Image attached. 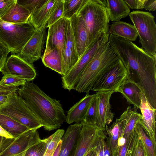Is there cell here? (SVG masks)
<instances>
[{
    "mask_svg": "<svg viewBox=\"0 0 156 156\" xmlns=\"http://www.w3.org/2000/svg\"><path fill=\"white\" fill-rule=\"evenodd\" d=\"M17 92L45 130L58 128L65 121L66 116L59 101L34 83L26 81Z\"/></svg>",
    "mask_w": 156,
    "mask_h": 156,
    "instance_id": "cell-1",
    "label": "cell"
},
{
    "mask_svg": "<svg viewBox=\"0 0 156 156\" xmlns=\"http://www.w3.org/2000/svg\"><path fill=\"white\" fill-rule=\"evenodd\" d=\"M119 58L108 41L102 45L82 74L75 89L89 94L93 86L104 72Z\"/></svg>",
    "mask_w": 156,
    "mask_h": 156,
    "instance_id": "cell-2",
    "label": "cell"
},
{
    "mask_svg": "<svg viewBox=\"0 0 156 156\" xmlns=\"http://www.w3.org/2000/svg\"><path fill=\"white\" fill-rule=\"evenodd\" d=\"M88 32V47L96 39L109 34V20L106 10L96 0H87L78 13Z\"/></svg>",
    "mask_w": 156,
    "mask_h": 156,
    "instance_id": "cell-3",
    "label": "cell"
},
{
    "mask_svg": "<svg viewBox=\"0 0 156 156\" xmlns=\"http://www.w3.org/2000/svg\"><path fill=\"white\" fill-rule=\"evenodd\" d=\"M35 29L28 21L20 24H12L0 18V41L17 55L33 35Z\"/></svg>",
    "mask_w": 156,
    "mask_h": 156,
    "instance_id": "cell-4",
    "label": "cell"
},
{
    "mask_svg": "<svg viewBox=\"0 0 156 156\" xmlns=\"http://www.w3.org/2000/svg\"><path fill=\"white\" fill-rule=\"evenodd\" d=\"M137 30L141 48L153 55L156 52V24L154 16L150 12L133 11L129 14Z\"/></svg>",
    "mask_w": 156,
    "mask_h": 156,
    "instance_id": "cell-5",
    "label": "cell"
},
{
    "mask_svg": "<svg viewBox=\"0 0 156 156\" xmlns=\"http://www.w3.org/2000/svg\"><path fill=\"white\" fill-rule=\"evenodd\" d=\"M0 113L12 118L29 129H38L42 126L17 91L8 95L6 101L0 106Z\"/></svg>",
    "mask_w": 156,
    "mask_h": 156,
    "instance_id": "cell-6",
    "label": "cell"
},
{
    "mask_svg": "<svg viewBox=\"0 0 156 156\" xmlns=\"http://www.w3.org/2000/svg\"><path fill=\"white\" fill-rule=\"evenodd\" d=\"M109 34H104L95 40L88 47L77 62L62 77V87L69 91L74 89L83 72L101 46L108 41Z\"/></svg>",
    "mask_w": 156,
    "mask_h": 156,
    "instance_id": "cell-7",
    "label": "cell"
},
{
    "mask_svg": "<svg viewBox=\"0 0 156 156\" xmlns=\"http://www.w3.org/2000/svg\"><path fill=\"white\" fill-rule=\"evenodd\" d=\"M37 129H29L16 138L4 137L0 145V156H25L30 147L43 140Z\"/></svg>",
    "mask_w": 156,
    "mask_h": 156,
    "instance_id": "cell-8",
    "label": "cell"
},
{
    "mask_svg": "<svg viewBox=\"0 0 156 156\" xmlns=\"http://www.w3.org/2000/svg\"><path fill=\"white\" fill-rule=\"evenodd\" d=\"M129 78L128 71L120 59L108 68L94 84L95 91L117 90Z\"/></svg>",
    "mask_w": 156,
    "mask_h": 156,
    "instance_id": "cell-9",
    "label": "cell"
},
{
    "mask_svg": "<svg viewBox=\"0 0 156 156\" xmlns=\"http://www.w3.org/2000/svg\"><path fill=\"white\" fill-rule=\"evenodd\" d=\"M82 122V127L73 156H84L90 149L97 147L101 141L106 137L105 129L100 128L96 124Z\"/></svg>",
    "mask_w": 156,
    "mask_h": 156,
    "instance_id": "cell-10",
    "label": "cell"
},
{
    "mask_svg": "<svg viewBox=\"0 0 156 156\" xmlns=\"http://www.w3.org/2000/svg\"><path fill=\"white\" fill-rule=\"evenodd\" d=\"M1 72L4 76H16L26 81L33 80L37 74L32 65L16 54H12L7 58Z\"/></svg>",
    "mask_w": 156,
    "mask_h": 156,
    "instance_id": "cell-11",
    "label": "cell"
},
{
    "mask_svg": "<svg viewBox=\"0 0 156 156\" xmlns=\"http://www.w3.org/2000/svg\"><path fill=\"white\" fill-rule=\"evenodd\" d=\"M46 26L41 30H36L20 52L16 55L30 64L41 57V52L46 37Z\"/></svg>",
    "mask_w": 156,
    "mask_h": 156,
    "instance_id": "cell-12",
    "label": "cell"
},
{
    "mask_svg": "<svg viewBox=\"0 0 156 156\" xmlns=\"http://www.w3.org/2000/svg\"><path fill=\"white\" fill-rule=\"evenodd\" d=\"M69 21L62 17L49 27L44 52L57 48L62 56Z\"/></svg>",
    "mask_w": 156,
    "mask_h": 156,
    "instance_id": "cell-13",
    "label": "cell"
},
{
    "mask_svg": "<svg viewBox=\"0 0 156 156\" xmlns=\"http://www.w3.org/2000/svg\"><path fill=\"white\" fill-rule=\"evenodd\" d=\"M79 58L88 47V32L82 17L77 13L69 19Z\"/></svg>",
    "mask_w": 156,
    "mask_h": 156,
    "instance_id": "cell-14",
    "label": "cell"
},
{
    "mask_svg": "<svg viewBox=\"0 0 156 156\" xmlns=\"http://www.w3.org/2000/svg\"><path fill=\"white\" fill-rule=\"evenodd\" d=\"M140 109L141 113V119L139 122L146 134L156 146V109L151 105L144 93L142 95Z\"/></svg>",
    "mask_w": 156,
    "mask_h": 156,
    "instance_id": "cell-15",
    "label": "cell"
},
{
    "mask_svg": "<svg viewBox=\"0 0 156 156\" xmlns=\"http://www.w3.org/2000/svg\"><path fill=\"white\" fill-rule=\"evenodd\" d=\"M112 90L98 91L96 94L98 98V116L96 125L105 129L112 121L115 114L111 111L110 100L113 92Z\"/></svg>",
    "mask_w": 156,
    "mask_h": 156,
    "instance_id": "cell-16",
    "label": "cell"
},
{
    "mask_svg": "<svg viewBox=\"0 0 156 156\" xmlns=\"http://www.w3.org/2000/svg\"><path fill=\"white\" fill-rule=\"evenodd\" d=\"M79 59L72 29L69 21L62 56V76L69 72Z\"/></svg>",
    "mask_w": 156,
    "mask_h": 156,
    "instance_id": "cell-17",
    "label": "cell"
},
{
    "mask_svg": "<svg viewBox=\"0 0 156 156\" xmlns=\"http://www.w3.org/2000/svg\"><path fill=\"white\" fill-rule=\"evenodd\" d=\"M83 123H76L69 126L61 139L58 156H73Z\"/></svg>",
    "mask_w": 156,
    "mask_h": 156,
    "instance_id": "cell-18",
    "label": "cell"
},
{
    "mask_svg": "<svg viewBox=\"0 0 156 156\" xmlns=\"http://www.w3.org/2000/svg\"><path fill=\"white\" fill-rule=\"evenodd\" d=\"M116 92L121 93L129 104L134 106L133 109H140L142 97L144 93L143 88L129 78Z\"/></svg>",
    "mask_w": 156,
    "mask_h": 156,
    "instance_id": "cell-19",
    "label": "cell"
},
{
    "mask_svg": "<svg viewBox=\"0 0 156 156\" xmlns=\"http://www.w3.org/2000/svg\"><path fill=\"white\" fill-rule=\"evenodd\" d=\"M105 8L109 21L116 22L129 15V8L124 0H96Z\"/></svg>",
    "mask_w": 156,
    "mask_h": 156,
    "instance_id": "cell-20",
    "label": "cell"
},
{
    "mask_svg": "<svg viewBox=\"0 0 156 156\" xmlns=\"http://www.w3.org/2000/svg\"><path fill=\"white\" fill-rule=\"evenodd\" d=\"M57 2L58 0H47L44 4L30 15L28 21L36 30H41L46 26Z\"/></svg>",
    "mask_w": 156,
    "mask_h": 156,
    "instance_id": "cell-21",
    "label": "cell"
},
{
    "mask_svg": "<svg viewBox=\"0 0 156 156\" xmlns=\"http://www.w3.org/2000/svg\"><path fill=\"white\" fill-rule=\"evenodd\" d=\"M95 95H86L67 112L65 121L68 124L82 122L92 99Z\"/></svg>",
    "mask_w": 156,
    "mask_h": 156,
    "instance_id": "cell-22",
    "label": "cell"
},
{
    "mask_svg": "<svg viewBox=\"0 0 156 156\" xmlns=\"http://www.w3.org/2000/svg\"><path fill=\"white\" fill-rule=\"evenodd\" d=\"M137 110H133L129 106L119 119L122 127V136L126 139L134 132L135 125L141 121V114L138 113Z\"/></svg>",
    "mask_w": 156,
    "mask_h": 156,
    "instance_id": "cell-23",
    "label": "cell"
},
{
    "mask_svg": "<svg viewBox=\"0 0 156 156\" xmlns=\"http://www.w3.org/2000/svg\"><path fill=\"white\" fill-rule=\"evenodd\" d=\"M108 33L132 42L135 41L138 36L133 25L120 21L112 23L110 26Z\"/></svg>",
    "mask_w": 156,
    "mask_h": 156,
    "instance_id": "cell-24",
    "label": "cell"
},
{
    "mask_svg": "<svg viewBox=\"0 0 156 156\" xmlns=\"http://www.w3.org/2000/svg\"><path fill=\"white\" fill-rule=\"evenodd\" d=\"M30 16L29 11L16 1L0 18L9 23L20 24L28 21Z\"/></svg>",
    "mask_w": 156,
    "mask_h": 156,
    "instance_id": "cell-25",
    "label": "cell"
},
{
    "mask_svg": "<svg viewBox=\"0 0 156 156\" xmlns=\"http://www.w3.org/2000/svg\"><path fill=\"white\" fill-rule=\"evenodd\" d=\"M41 58L46 67L62 76V56L58 48L44 52Z\"/></svg>",
    "mask_w": 156,
    "mask_h": 156,
    "instance_id": "cell-26",
    "label": "cell"
},
{
    "mask_svg": "<svg viewBox=\"0 0 156 156\" xmlns=\"http://www.w3.org/2000/svg\"><path fill=\"white\" fill-rule=\"evenodd\" d=\"M105 130L108 136L106 142L111 150L112 156L116 152L118 140L122 133V127L119 119H116L110 126L108 127L106 125Z\"/></svg>",
    "mask_w": 156,
    "mask_h": 156,
    "instance_id": "cell-27",
    "label": "cell"
},
{
    "mask_svg": "<svg viewBox=\"0 0 156 156\" xmlns=\"http://www.w3.org/2000/svg\"><path fill=\"white\" fill-rule=\"evenodd\" d=\"M0 126L14 138L29 130L26 126L12 118L0 113Z\"/></svg>",
    "mask_w": 156,
    "mask_h": 156,
    "instance_id": "cell-28",
    "label": "cell"
},
{
    "mask_svg": "<svg viewBox=\"0 0 156 156\" xmlns=\"http://www.w3.org/2000/svg\"><path fill=\"white\" fill-rule=\"evenodd\" d=\"M134 130L141 141L147 156H156V146L146 134L139 122L135 125Z\"/></svg>",
    "mask_w": 156,
    "mask_h": 156,
    "instance_id": "cell-29",
    "label": "cell"
},
{
    "mask_svg": "<svg viewBox=\"0 0 156 156\" xmlns=\"http://www.w3.org/2000/svg\"><path fill=\"white\" fill-rule=\"evenodd\" d=\"M138 137V135L134 130L126 139L122 136L118 140L116 152L112 156H125L128 149L136 141Z\"/></svg>",
    "mask_w": 156,
    "mask_h": 156,
    "instance_id": "cell-30",
    "label": "cell"
},
{
    "mask_svg": "<svg viewBox=\"0 0 156 156\" xmlns=\"http://www.w3.org/2000/svg\"><path fill=\"white\" fill-rule=\"evenodd\" d=\"M87 0H64L62 17L69 20L78 13Z\"/></svg>",
    "mask_w": 156,
    "mask_h": 156,
    "instance_id": "cell-31",
    "label": "cell"
},
{
    "mask_svg": "<svg viewBox=\"0 0 156 156\" xmlns=\"http://www.w3.org/2000/svg\"><path fill=\"white\" fill-rule=\"evenodd\" d=\"M98 98L95 95L92 99L82 122L89 124H96L98 116Z\"/></svg>",
    "mask_w": 156,
    "mask_h": 156,
    "instance_id": "cell-32",
    "label": "cell"
},
{
    "mask_svg": "<svg viewBox=\"0 0 156 156\" xmlns=\"http://www.w3.org/2000/svg\"><path fill=\"white\" fill-rule=\"evenodd\" d=\"M65 133L63 129H58L53 134L46 139V152L53 154Z\"/></svg>",
    "mask_w": 156,
    "mask_h": 156,
    "instance_id": "cell-33",
    "label": "cell"
},
{
    "mask_svg": "<svg viewBox=\"0 0 156 156\" xmlns=\"http://www.w3.org/2000/svg\"><path fill=\"white\" fill-rule=\"evenodd\" d=\"M47 1V0H16V2L27 9L31 15Z\"/></svg>",
    "mask_w": 156,
    "mask_h": 156,
    "instance_id": "cell-34",
    "label": "cell"
},
{
    "mask_svg": "<svg viewBox=\"0 0 156 156\" xmlns=\"http://www.w3.org/2000/svg\"><path fill=\"white\" fill-rule=\"evenodd\" d=\"M64 1V0H58L55 7L47 22L46 28L62 18Z\"/></svg>",
    "mask_w": 156,
    "mask_h": 156,
    "instance_id": "cell-35",
    "label": "cell"
},
{
    "mask_svg": "<svg viewBox=\"0 0 156 156\" xmlns=\"http://www.w3.org/2000/svg\"><path fill=\"white\" fill-rule=\"evenodd\" d=\"M46 149V139L34 145L27 149L25 156H43Z\"/></svg>",
    "mask_w": 156,
    "mask_h": 156,
    "instance_id": "cell-36",
    "label": "cell"
},
{
    "mask_svg": "<svg viewBox=\"0 0 156 156\" xmlns=\"http://www.w3.org/2000/svg\"><path fill=\"white\" fill-rule=\"evenodd\" d=\"M26 82L22 79L11 76H4L0 81V85L1 86H13L19 87L22 86Z\"/></svg>",
    "mask_w": 156,
    "mask_h": 156,
    "instance_id": "cell-37",
    "label": "cell"
},
{
    "mask_svg": "<svg viewBox=\"0 0 156 156\" xmlns=\"http://www.w3.org/2000/svg\"><path fill=\"white\" fill-rule=\"evenodd\" d=\"M132 156H147L143 145L138 136L134 146Z\"/></svg>",
    "mask_w": 156,
    "mask_h": 156,
    "instance_id": "cell-38",
    "label": "cell"
},
{
    "mask_svg": "<svg viewBox=\"0 0 156 156\" xmlns=\"http://www.w3.org/2000/svg\"><path fill=\"white\" fill-rule=\"evenodd\" d=\"M11 51L0 41V72L7 58V55Z\"/></svg>",
    "mask_w": 156,
    "mask_h": 156,
    "instance_id": "cell-39",
    "label": "cell"
},
{
    "mask_svg": "<svg viewBox=\"0 0 156 156\" xmlns=\"http://www.w3.org/2000/svg\"><path fill=\"white\" fill-rule=\"evenodd\" d=\"M16 0H0V18L8 11Z\"/></svg>",
    "mask_w": 156,
    "mask_h": 156,
    "instance_id": "cell-40",
    "label": "cell"
},
{
    "mask_svg": "<svg viewBox=\"0 0 156 156\" xmlns=\"http://www.w3.org/2000/svg\"><path fill=\"white\" fill-rule=\"evenodd\" d=\"M19 88V87L15 86L0 85V95H8L13 92L17 91Z\"/></svg>",
    "mask_w": 156,
    "mask_h": 156,
    "instance_id": "cell-41",
    "label": "cell"
},
{
    "mask_svg": "<svg viewBox=\"0 0 156 156\" xmlns=\"http://www.w3.org/2000/svg\"><path fill=\"white\" fill-rule=\"evenodd\" d=\"M143 9L149 11L156 10V0H144Z\"/></svg>",
    "mask_w": 156,
    "mask_h": 156,
    "instance_id": "cell-42",
    "label": "cell"
},
{
    "mask_svg": "<svg viewBox=\"0 0 156 156\" xmlns=\"http://www.w3.org/2000/svg\"><path fill=\"white\" fill-rule=\"evenodd\" d=\"M104 156H112L111 150L108 146L105 139L103 140Z\"/></svg>",
    "mask_w": 156,
    "mask_h": 156,
    "instance_id": "cell-43",
    "label": "cell"
},
{
    "mask_svg": "<svg viewBox=\"0 0 156 156\" xmlns=\"http://www.w3.org/2000/svg\"><path fill=\"white\" fill-rule=\"evenodd\" d=\"M103 140L100 142L97 146L96 156H104Z\"/></svg>",
    "mask_w": 156,
    "mask_h": 156,
    "instance_id": "cell-44",
    "label": "cell"
},
{
    "mask_svg": "<svg viewBox=\"0 0 156 156\" xmlns=\"http://www.w3.org/2000/svg\"><path fill=\"white\" fill-rule=\"evenodd\" d=\"M124 1L128 7L132 9H136L137 5V0H126Z\"/></svg>",
    "mask_w": 156,
    "mask_h": 156,
    "instance_id": "cell-45",
    "label": "cell"
},
{
    "mask_svg": "<svg viewBox=\"0 0 156 156\" xmlns=\"http://www.w3.org/2000/svg\"><path fill=\"white\" fill-rule=\"evenodd\" d=\"M0 136L6 138H13V137L11 135L4 130L0 126Z\"/></svg>",
    "mask_w": 156,
    "mask_h": 156,
    "instance_id": "cell-46",
    "label": "cell"
},
{
    "mask_svg": "<svg viewBox=\"0 0 156 156\" xmlns=\"http://www.w3.org/2000/svg\"><path fill=\"white\" fill-rule=\"evenodd\" d=\"M97 146L90 149L84 156H96Z\"/></svg>",
    "mask_w": 156,
    "mask_h": 156,
    "instance_id": "cell-47",
    "label": "cell"
},
{
    "mask_svg": "<svg viewBox=\"0 0 156 156\" xmlns=\"http://www.w3.org/2000/svg\"><path fill=\"white\" fill-rule=\"evenodd\" d=\"M62 143V141L61 140L54 151L52 156H58L61 148Z\"/></svg>",
    "mask_w": 156,
    "mask_h": 156,
    "instance_id": "cell-48",
    "label": "cell"
},
{
    "mask_svg": "<svg viewBox=\"0 0 156 156\" xmlns=\"http://www.w3.org/2000/svg\"><path fill=\"white\" fill-rule=\"evenodd\" d=\"M8 95H0V106L4 104L7 101Z\"/></svg>",
    "mask_w": 156,
    "mask_h": 156,
    "instance_id": "cell-49",
    "label": "cell"
},
{
    "mask_svg": "<svg viewBox=\"0 0 156 156\" xmlns=\"http://www.w3.org/2000/svg\"><path fill=\"white\" fill-rule=\"evenodd\" d=\"M136 141L128 149L125 156H132L133 151Z\"/></svg>",
    "mask_w": 156,
    "mask_h": 156,
    "instance_id": "cell-50",
    "label": "cell"
},
{
    "mask_svg": "<svg viewBox=\"0 0 156 156\" xmlns=\"http://www.w3.org/2000/svg\"><path fill=\"white\" fill-rule=\"evenodd\" d=\"M53 154L49 153H48V152L45 151L43 156H52Z\"/></svg>",
    "mask_w": 156,
    "mask_h": 156,
    "instance_id": "cell-51",
    "label": "cell"
},
{
    "mask_svg": "<svg viewBox=\"0 0 156 156\" xmlns=\"http://www.w3.org/2000/svg\"><path fill=\"white\" fill-rule=\"evenodd\" d=\"M4 137L0 136V145L4 139Z\"/></svg>",
    "mask_w": 156,
    "mask_h": 156,
    "instance_id": "cell-52",
    "label": "cell"
},
{
    "mask_svg": "<svg viewBox=\"0 0 156 156\" xmlns=\"http://www.w3.org/2000/svg\"></svg>",
    "mask_w": 156,
    "mask_h": 156,
    "instance_id": "cell-53",
    "label": "cell"
},
{
    "mask_svg": "<svg viewBox=\"0 0 156 156\" xmlns=\"http://www.w3.org/2000/svg\"></svg>",
    "mask_w": 156,
    "mask_h": 156,
    "instance_id": "cell-54",
    "label": "cell"
}]
</instances>
